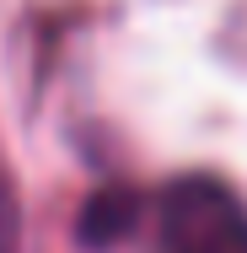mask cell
I'll use <instances>...</instances> for the list:
<instances>
[{
	"mask_svg": "<svg viewBox=\"0 0 247 253\" xmlns=\"http://www.w3.org/2000/svg\"><path fill=\"white\" fill-rule=\"evenodd\" d=\"M150 253H247V205L215 178H177L156 194Z\"/></svg>",
	"mask_w": 247,
	"mask_h": 253,
	"instance_id": "1",
	"label": "cell"
},
{
	"mask_svg": "<svg viewBox=\"0 0 247 253\" xmlns=\"http://www.w3.org/2000/svg\"><path fill=\"white\" fill-rule=\"evenodd\" d=\"M0 253H16V200H11L5 167H0Z\"/></svg>",
	"mask_w": 247,
	"mask_h": 253,
	"instance_id": "2",
	"label": "cell"
}]
</instances>
